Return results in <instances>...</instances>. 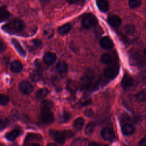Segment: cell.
Segmentation results:
<instances>
[{
  "mask_svg": "<svg viewBox=\"0 0 146 146\" xmlns=\"http://www.w3.org/2000/svg\"><path fill=\"white\" fill-rule=\"evenodd\" d=\"M3 43L2 42H1V51H2L3 50Z\"/></svg>",
  "mask_w": 146,
  "mask_h": 146,
  "instance_id": "41",
  "label": "cell"
},
{
  "mask_svg": "<svg viewBox=\"0 0 146 146\" xmlns=\"http://www.w3.org/2000/svg\"><path fill=\"white\" fill-rule=\"evenodd\" d=\"M112 57L108 53H104L102 55L100 58V61L103 64H109L112 62Z\"/></svg>",
  "mask_w": 146,
  "mask_h": 146,
  "instance_id": "22",
  "label": "cell"
},
{
  "mask_svg": "<svg viewBox=\"0 0 146 146\" xmlns=\"http://www.w3.org/2000/svg\"><path fill=\"white\" fill-rule=\"evenodd\" d=\"M141 2L139 0H130L128 2L129 6L132 9L139 7L141 5Z\"/></svg>",
  "mask_w": 146,
  "mask_h": 146,
  "instance_id": "30",
  "label": "cell"
},
{
  "mask_svg": "<svg viewBox=\"0 0 146 146\" xmlns=\"http://www.w3.org/2000/svg\"><path fill=\"white\" fill-rule=\"evenodd\" d=\"M10 15L9 11L5 6H2L0 9V18L1 21H3L7 19Z\"/></svg>",
  "mask_w": 146,
  "mask_h": 146,
  "instance_id": "21",
  "label": "cell"
},
{
  "mask_svg": "<svg viewBox=\"0 0 146 146\" xmlns=\"http://www.w3.org/2000/svg\"><path fill=\"white\" fill-rule=\"evenodd\" d=\"M144 54H145V55L146 56V48H145V50H144Z\"/></svg>",
  "mask_w": 146,
  "mask_h": 146,
  "instance_id": "43",
  "label": "cell"
},
{
  "mask_svg": "<svg viewBox=\"0 0 146 146\" xmlns=\"http://www.w3.org/2000/svg\"><path fill=\"white\" fill-rule=\"evenodd\" d=\"M47 146H58L55 143H48Z\"/></svg>",
  "mask_w": 146,
  "mask_h": 146,
  "instance_id": "40",
  "label": "cell"
},
{
  "mask_svg": "<svg viewBox=\"0 0 146 146\" xmlns=\"http://www.w3.org/2000/svg\"><path fill=\"white\" fill-rule=\"evenodd\" d=\"M19 91L24 94H30L33 90V87L31 83L27 81H22L18 85Z\"/></svg>",
  "mask_w": 146,
  "mask_h": 146,
  "instance_id": "5",
  "label": "cell"
},
{
  "mask_svg": "<svg viewBox=\"0 0 146 146\" xmlns=\"http://www.w3.org/2000/svg\"><path fill=\"white\" fill-rule=\"evenodd\" d=\"M11 146H17V145H15V144H13V145H12Z\"/></svg>",
  "mask_w": 146,
  "mask_h": 146,
  "instance_id": "44",
  "label": "cell"
},
{
  "mask_svg": "<svg viewBox=\"0 0 146 146\" xmlns=\"http://www.w3.org/2000/svg\"><path fill=\"white\" fill-rule=\"evenodd\" d=\"M145 26H146V25H145Z\"/></svg>",
  "mask_w": 146,
  "mask_h": 146,
  "instance_id": "45",
  "label": "cell"
},
{
  "mask_svg": "<svg viewBox=\"0 0 146 146\" xmlns=\"http://www.w3.org/2000/svg\"><path fill=\"white\" fill-rule=\"evenodd\" d=\"M92 76L91 74H86L81 80V85L82 87L84 88H88L90 87L92 84Z\"/></svg>",
  "mask_w": 146,
  "mask_h": 146,
  "instance_id": "10",
  "label": "cell"
},
{
  "mask_svg": "<svg viewBox=\"0 0 146 146\" xmlns=\"http://www.w3.org/2000/svg\"><path fill=\"white\" fill-rule=\"evenodd\" d=\"M70 119V114L66 111L60 113L59 116V120L60 123H66Z\"/></svg>",
  "mask_w": 146,
  "mask_h": 146,
  "instance_id": "27",
  "label": "cell"
},
{
  "mask_svg": "<svg viewBox=\"0 0 146 146\" xmlns=\"http://www.w3.org/2000/svg\"><path fill=\"white\" fill-rule=\"evenodd\" d=\"M98 22L96 18L92 14H86L82 21L83 26L86 29H91L94 27Z\"/></svg>",
  "mask_w": 146,
  "mask_h": 146,
  "instance_id": "3",
  "label": "cell"
},
{
  "mask_svg": "<svg viewBox=\"0 0 146 146\" xmlns=\"http://www.w3.org/2000/svg\"><path fill=\"white\" fill-rule=\"evenodd\" d=\"M101 136L104 140H111L115 137V133L111 128L106 127L102 130Z\"/></svg>",
  "mask_w": 146,
  "mask_h": 146,
  "instance_id": "6",
  "label": "cell"
},
{
  "mask_svg": "<svg viewBox=\"0 0 146 146\" xmlns=\"http://www.w3.org/2000/svg\"><path fill=\"white\" fill-rule=\"evenodd\" d=\"M10 116L11 119L14 120H17L19 117V115L18 111L15 109H13L10 112Z\"/></svg>",
  "mask_w": 146,
  "mask_h": 146,
  "instance_id": "31",
  "label": "cell"
},
{
  "mask_svg": "<svg viewBox=\"0 0 146 146\" xmlns=\"http://www.w3.org/2000/svg\"><path fill=\"white\" fill-rule=\"evenodd\" d=\"M95 124L94 122H90L89 123H88L86 126V128L84 129L85 133L88 135L91 134L95 128Z\"/></svg>",
  "mask_w": 146,
  "mask_h": 146,
  "instance_id": "26",
  "label": "cell"
},
{
  "mask_svg": "<svg viewBox=\"0 0 146 146\" xmlns=\"http://www.w3.org/2000/svg\"><path fill=\"white\" fill-rule=\"evenodd\" d=\"M56 59V55L51 52H46L43 56V61L47 65H52Z\"/></svg>",
  "mask_w": 146,
  "mask_h": 146,
  "instance_id": "9",
  "label": "cell"
},
{
  "mask_svg": "<svg viewBox=\"0 0 146 146\" xmlns=\"http://www.w3.org/2000/svg\"><path fill=\"white\" fill-rule=\"evenodd\" d=\"M9 102V97L5 94H1L0 96V103L2 106H6Z\"/></svg>",
  "mask_w": 146,
  "mask_h": 146,
  "instance_id": "29",
  "label": "cell"
},
{
  "mask_svg": "<svg viewBox=\"0 0 146 146\" xmlns=\"http://www.w3.org/2000/svg\"><path fill=\"white\" fill-rule=\"evenodd\" d=\"M24 27L25 24L21 19L19 18H15L8 23L3 26V29L8 32L19 31L22 30Z\"/></svg>",
  "mask_w": 146,
  "mask_h": 146,
  "instance_id": "1",
  "label": "cell"
},
{
  "mask_svg": "<svg viewBox=\"0 0 146 146\" xmlns=\"http://www.w3.org/2000/svg\"><path fill=\"white\" fill-rule=\"evenodd\" d=\"M63 133H64L66 138H67V137L70 138L74 136V133L70 130H66V131H63Z\"/></svg>",
  "mask_w": 146,
  "mask_h": 146,
  "instance_id": "35",
  "label": "cell"
},
{
  "mask_svg": "<svg viewBox=\"0 0 146 146\" xmlns=\"http://www.w3.org/2000/svg\"><path fill=\"white\" fill-rule=\"evenodd\" d=\"M30 146H40V145L38 143H33Z\"/></svg>",
  "mask_w": 146,
  "mask_h": 146,
  "instance_id": "42",
  "label": "cell"
},
{
  "mask_svg": "<svg viewBox=\"0 0 146 146\" xmlns=\"http://www.w3.org/2000/svg\"><path fill=\"white\" fill-rule=\"evenodd\" d=\"M84 123V120L82 117H78L76 119L73 123L74 128L78 131H80L82 129Z\"/></svg>",
  "mask_w": 146,
  "mask_h": 146,
  "instance_id": "18",
  "label": "cell"
},
{
  "mask_svg": "<svg viewBox=\"0 0 146 146\" xmlns=\"http://www.w3.org/2000/svg\"><path fill=\"white\" fill-rule=\"evenodd\" d=\"M8 124H9V121L6 119H1V129H2L3 128H5L8 125Z\"/></svg>",
  "mask_w": 146,
  "mask_h": 146,
  "instance_id": "32",
  "label": "cell"
},
{
  "mask_svg": "<svg viewBox=\"0 0 146 146\" xmlns=\"http://www.w3.org/2000/svg\"><path fill=\"white\" fill-rule=\"evenodd\" d=\"M115 74V70L111 67H107L104 70V75L108 78H111Z\"/></svg>",
  "mask_w": 146,
  "mask_h": 146,
  "instance_id": "23",
  "label": "cell"
},
{
  "mask_svg": "<svg viewBox=\"0 0 146 146\" xmlns=\"http://www.w3.org/2000/svg\"><path fill=\"white\" fill-rule=\"evenodd\" d=\"M71 27V26L70 23H66V24L59 27V28L58 29V32L61 35L66 34L70 31Z\"/></svg>",
  "mask_w": 146,
  "mask_h": 146,
  "instance_id": "19",
  "label": "cell"
},
{
  "mask_svg": "<svg viewBox=\"0 0 146 146\" xmlns=\"http://www.w3.org/2000/svg\"><path fill=\"white\" fill-rule=\"evenodd\" d=\"M41 108L51 109L53 107V102L50 100H44L41 103Z\"/></svg>",
  "mask_w": 146,
  "mask_h": 146,
  "instance_id": "28",
  "label": "cell"
},
{
  "mask_svg": "<svg viewBox=\"0 0 146 146\" xmlns=\"http://www.w3.org/2000/svg\"><path fill=\"white\" fill-rule=\"evenodd\" d=\"M125 30L127 33L132 34L134 31V28L131 25H128L125 27Z\"/></svg>",
  "mask_w": 146,
  "mask_h": 146,
  "instance_id": "36",
  "label": "cell"
},
{
  "mask_svg": "<svg viewBox=\"0 0 146 146\" xmlns=\"http://www.w3.org/2000/svg\"><path fill=\"white\" fill-rule=\"evenodd\" d=\"M32 42L33 43L34 45L35 46H36V47H40L42 46V42L41 40H39V39H33L32 40Z\"/></svg>",
  "mask_w": 146,
  "mask_h": 146,
  "instance_id": "34",
  "label": "cell"
},
{
  "mask_svg": "<svg viewBox=\"0 0 146 146\" xmlns=\"http://www.w3.org/2000/svg\"><path fill=\"white\" fill-rule=\"evenodd\" d=\"M143 58L140 55H135L132 58V61L135 65L141 66L144 64Z\"/></svg>",
  "mask_w": 146,
  "mask_h": 146,
  "instance_id": "24",
  "label": "cell"
},
{
  "mask_svg": "<svg viewBox=\"0 0 146 146\" xmlns=\"http://www.w3.org/2000/svg\"><path fill=\"white\" fill-rule=\"evenodd\" d=\"M84 113L85 116H86L87 117H91L94 114V112L92 109L89 108V109L86 110L84 112Z\"/></svg>",
  "mask_w": 146,
  "mask_h": 146,
  "instance_id": "33",
  "label": "cell"
},
{
  "mask_svg": "<svg viewBox=\"0 0 146 146\" xmlns=\"http://www.w3.org/2000/svg\"><path fill=\"white\" fill-rule=\"evenodd\" d=\"M136 99L139 102L146 101V91L141 90L137 92L135 96Z\"/></svg>",
  "mask_w": 146,
  "mask_h": 146,
  "instance_id": "25",
  "label": "cell"
},
{
  "mask_svg": "<svg viewBox=\"0 0 146 146\" xmlns=\"http://www.w3.org/2000/svg\"><path fill=\"white\" fill-rule=\"evenodd\" d=\"M133 80L132 78L128 74H125L121 80V84L122 87L124 90H128L132 87V86L133 85Z\"/></svg>",
  "mask_w": 146,
  "mask_h": 146,
  "instance_id": "8",
  "label": "cell"
},
{
  "mask_svg": "<svg viewBox=\"0 0 146 146\" xmlns=\"http://www.w3.org/2000/svg\"><path fill=\"white\" fill-rule=\"evenodd\" d=\"M20 133L21 132L19 129H13L6 134V137L7 140L13 141L14 140L20 135Z\"/></svg>",
  "mask_w": 146,
  "mask_h": 146,
  "instance_id": "16",
  "label": "cell"
},
{
  "mask_svg": "<svg viewBox=\"0 0 146 146\" xmlns=\"http://www.w3.org/2000/svg\"><path fill=\"white\" fill-rule=\"evenodd\" d=\"M90 103H91V100H87V101L82 103V104H83V106H86V105H87L88 104H89Z\"/></svg>",
  "mask_w": 146,
  "mask_h": 146,
  "instance_id": "39",
  "label": "cell"
},
{
  "mask_svg": "<svg viewBox=\"0 0 146 146\" xmlns=\"http://www.w3.org/2000/svg\"><path fill=\"white\" fill-rule=\"evenodd\" d=\"M122 132L125 135H130L134 133L135 128L131 124H125L122 127Z\"/></svg>",
  "mask_w": 146,
  "mask_h": 146,
  "instance_id": "15",
  "label": "cell"
},
{
  "mask_svg": "<svg viewBox=\"0 0 146 146\" xmlns=\"http://www.w3.org/2000/svg\"><path fill=\"white\" fill-rule=\"evenodd\" d=\"M56 70L60 74H64L67 71V65L64 61L59 62L56 66Z\"/></svg>",
  "mask_w": 146,
  "mask_h": 146,
  "instance_id": "13",
  "label": "cell"
},
{
  "mask_svg": "<svg viewBox=\"0 0 146 146\" xmlns=\"http://www.w3.org/2000/svg\"><path fill=\"white\" fill-rule=\"evenodd\" d=\"M108 23L113 27H119L121 23V18L117 15H112L108 17Z\"/></svg>",
  "mask_w": 146,
  "mask_h": 146,
  "instance_id": "11",
  "label": "cell"
},
{
  "mask_svg": "<svg viewBox=\"0 0 146 146\" xmlns=\"http://www.w3.org/2000/svg\"><path fill=\"white\" fill-rule=\"evenodd\" d=\"M48 93V91L46 88H42L38 90L35 93V96L36 98L39 99H42L46 98Z\"/></svg>",
  "mask_w": 146,
  "mask_h": 146,
  "instance_id": "20",
  "label": "cell"
},
{
  "mask_svg": "<svg viewBox=\"0 0 146 146\" xmlns=\"http://www.w3.org/2000/svg\"><path fill=\"white\" fill-rule=\"evenodd\" d=\"M49 134L51 137L58 143L60 144H63L64 143L66 137L63 133V132H61L56 130L50 129L49 131Z\"/></svg>",
  "mask_w": 146,
  "mask_h": 146,
  "instance_id": "4",
  "label": "cell"
},
{
  "mask_svg": "<svg viewBox=\"0 0 146 146\" xmlns=\"http://www.w3.org/2000/svg\"><path fill=\"white\" fill-rule=\"evenodd\" d=\"M11 43L14 46L16 50L18 51V52L20 54V55L25 56L26 55V52L24 50V49L21 46V44L19 43V42L15 39H11Z\"/></svg>",
  "mask_w": 146,
  "mask_h": 146,
  "instance_id": "14",
  "label": "cell"
},
{
  "mask_svg": "<svg viewBox=\"0 0 146 146\" xmlns=\"http://www.w3.org/2000/svg\"><path fill=\"white\" fill-rule=\"evenodd\" d=\"M96 4L99 9L102 11L104 12L107 11L108 9L109 4L107 1H104V0L96 1Z\"/></svg>",
  "mask_w": 146,
  "mask_h": 146,
  "instance_id": "17",
  "label": "cell"
},
{
  "mask_svg": "<svg viewBox=\"0 0 146 146\" xmlns=\"http://www.w3.org/2000/svg\"><path fill=\"white\" fill-rule=\"evenodd\" d=\"M138 145L139 146H146V136L140 140V141L139 142Z\"/></svg>",
  "mask_w": 146,
  "mask_h": 146,
  "instance_id": "37",
  "label": "cell"
},
{
  "mask_svg": "<svg viewBox=\"0 0 146 146\" xmlns=\"http://www.w3.org/2000/svg\"><path fill=\"white\" fill-rule=\"evenodd\" d=\"M40 120L44 124H50L54 120V116L50 109L41 108Z\"/></svg>",
  "mask_w": 146,
  "mask_h": 146,
  "instance_id": "2",
  "label": "cell"
},
{
  "mask_svg": "<svg viewBox=\"0 0 146 146\" xmlns=\"http://www.w3.org/2000/svg\"><path fill=\"white\" fill-rule=\"evenodd\" d=\"M100 46L105 50H110L113 47V43L108 36H104L99 41Z\"/></svg>",
  "mask_w": 146,
  "mask_h": 146,
  "instance_id": "7",
  "label": "cell"
},
{
  "mask_svg": "<svg viewBox=\"0 0 146 146\" xmlns=\"http://www.w3.org/2000/svg\"><path fill=\"white\" fill-rule=\"evenodd\" d=\"M88 146H99V145L97 143H94V142H92V143H90Z\"/></svg>",
  "mask_w": 146,
  "mask_h": 146,
  "instance_id": "38",
  "label": "cell"
},
{
  "mask_svg": "<svg viewBox=\"0 0 146 146\" xmlns=\"http://www.w3.org/2000/svg\"><path fill=\"white\" fill-rule=\"evenodd\" d=\"M10 68L13 72L18 73L22 70V63L18 60H14L10 63Z\"/></svg>",
  "mask_w": 146,
  "mask_h": 146,
  "instance_id": "12",
  "label": "cell"
}]
</instances>
